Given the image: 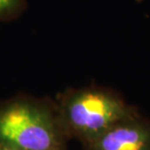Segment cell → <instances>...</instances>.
<instances>
[{
  "instance_id": "7a4b0ae2",
  "label": "cell",
  "mask_w": 150,
  "mask_h": 150,
  "mask_svg": "<svg viewBox=\"0 0 150 150\" xmlns=\"http://www.w3.org/2000/svg\"><path fill=\"white\" fill-rule=\"evenodd\" d=\"M59 121L69 140L92 142L137 107L110 87H68L55 96Z\"/></svg>"
},
{
  "instance_id": "3957f363",
  "label": "cell",
  "mask_w": 150,
  "mask_h": 150,
  "mask_svg": "<svg viewBox=\"0 0 150 150\" xmlns=\"http://www.w3.org/2000/svg\"><path fill=\"white\" fill-rule=\"evenodd\" d=\"M82 150H150V117L137 108Z\"/></svg>"
},
{
  "instance_id": "6da1fadb",
  "label": "cell",
  "mask_w": 150,
  "mask_h": 150,
  "mask_svg": "<svg viewBox=\"0 0 150 150\" xmlns=\"http://www.w3.org/2000/svg\"><path fill=\"white\" fill-rule=\"evenodd\" d=\"M54 98L20 93L0 100V144L19 150H68Z\"/></svg>"
},
{
  "instance_id": "277c9868",
  "label": "cell",
  "mask_w": 150,
  "mask_h": 150,
  "mask_svg": "<svg viewBox=\"0 0 150 150\" xmlns=\"http://www.w3.org/2000/svg\"><path fill=\"white\" fill-rule=\"evenodd\" d=\"M26 8V0H0V22L18 19Z\"/></svg>"
},
{
  "instance_id": "5b68a950",
  "label": "cell",
  "mask_w": 150,
  "mask_h": 150,
  "mask_svg": "<svg viewBox=\"0 0 150 150\" xmlns=\"http://www.w3.org/2000/svg\"><path fill=\"white\" fill-rule=\"evenodd\" d=\"M0 150H19V149H16V148L10 147V146H7V145L0 144Z\"/></svg>"
}]
</instances>
